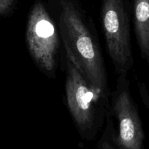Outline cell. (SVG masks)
<instances>
[{
    "label": "cell",
    "instance_id": "6da1fadb",
    "mask_svg": "<svg viewBox=\"0 0 149 149\" xmlns=\"http://www.w3.org/2000/svg\"><path fill=\"white\" fill-rule=\"evenodd\" d=\"M49 11L58 26L64 52L72 58L95 93L109 106L108 73L93 19L74 0H56Z\"/></svg>",
    "mask_w": 149,
    "mask_h": 149
},
{
    "label": "cell",
    "instance_id": "7a4b0ae2",
    "mask_svg": "<svg viewBox=\"0 0 149 149\" xmlns=\"http://www.w3.org/2000/svg\"><path fill=\"white\" fill-rule=\"evenodd\" d=\"M64 53L67 109L80 136L93 141L105 126L109 106L95 93L72 58Z\"/></svg>",
    "mask_w": 149,
    "mask_h": 149
},
{
    "label": "cell",
    "instance_id": "3957f363",
    "mask_svg": "<svg viewBox=\"0 0 149 149\" xmlns=\"http://www.w3.org/2000/svg\"><path fill=\"white\" fill-rule=\"evenodd\" d=\"M25 39L28 52L38 69L48 78L55 79L61 38L53 17L41 1H36L29 11Z\"/></svg>",
    "mask_w": 149,
    "mask_h": 149
},
{
    "label": "cell",
    "instance_id": "277c9868",
    "mask_svg": "<svg viewBox=\"0 0 149 149\" xmlns=\"http://www.w3.org/2000/svg\"><path fill=\"white\" fill-rule=\"evenodd\" d=\"M131 9L127 0H102L100 20L107 52L117 75L134 65L131 42Z\"/></svg>",
    "mask_w": 149,
    "mask_h": 149
},
{
    "label": "cell",
    "instance_id": "5b68a950",
    "mask_svg": "<svg viewBox=\"0 0 149 149\" xmlns=\"http://www.w3.org/2000/svg\"><path fill=\"white\" fill-rule=\"evenodd\" d=\"M114 124L112 141L118 149H145V132L138 108L131 96L128 74L118 75L110 95Z\"/></svg>",
    "mask_w": 149,
    "mask_h": 149
},
{
    "label": "cell",
    "instance_id": "8992f818",
    "mask_svg": "<svg viewBox=\"0 0 149 149\" xmlns=\"http://www.w3.org/2000/svg\"><path fill=\"white\" fill-rule=\"evenodd\" d=\"M131 16L140 55L149 70V0H134Z\"/></svg>",
    "mask_w": 149,
    "mask_h": 149
},
{
    "label": "cell",
    "instance_id": "52a82bcc",
    "mask_svg": "<svg viewBox=\"0 0 149 149\" xmlns=\"http://www.w3.org/2000/svg\"><path fill=\"white\" fill-rule=\"evenodd\" d=\"M114 124L109 111H107L105 126L94 149H118L112 141Z\"/></svg>",
    "mask_w": 149,
    "mask_h": 149
},
{
    "label": "cell",
    "instance_id": "ba28073f",
    "mask_svg": "<svg viewBox=\"0 0 149 149\" xmlns=\"http://www.w3.org/2000/svg\"><path fill=\"white\" fill-rule=\"evenodd\" d=\"M138 90L140 99L149 113V90L144 82L138 83Z\"/></svg>",
    "mask_w": 149,
    "mask_h": 149
},
{
    "label": "cell",
    "instance_id": "9c48e42d",
    "mask_svg": "<svg viewBox=\"0 0 149 149\" xmlns=\"http://www.w3.org/2000/svg\"><path fill=\"white\" fill-rule=\"evenodd\" d=\"M17 0H0V17L10 14L14 9Z\"/></svg>",
    "mask_w": 149,
    "mask_h": 149
}]
</instances>
